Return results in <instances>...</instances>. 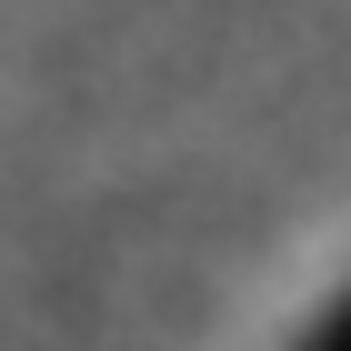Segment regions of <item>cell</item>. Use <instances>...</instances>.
<instances>
[{
	"mask_svg": "<svg viewBox=\"0 0 351 351\" xmlns=\"http://www.w3.org/2000/svg\"><path fill=\"white\" fill-rule=\"evenodd\" d=\"M291 351H351V291L331 301V311H322V322H311V331H301Z\"/></svg>",
	"mask_w": 351,
	"mask_h": 351,
	"instance_id": "1",
	"label": "cell"
}]
</instances>
